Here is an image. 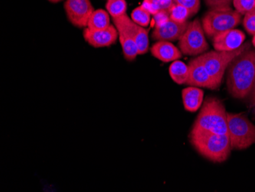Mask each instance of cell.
Wrapping results in <instances>:
<instances>
[{"label": "cell", "instance_id": "cell-1", "mask_svg": "<svg viewBox=\"0 0 255 192\" xmlns=\"http://www.w3.org/2000/svg\"><path fill=\"white\" fill-rule=\"evenodd\" d=\"M227 88L236 99H245L255 87V51L249 49L236 57L228 67Z\"/></svg>", "mask_w": 255, "mask_h": 192}, {"label": "cell", "instance_id": "cell-2", "mask_svg": "<svg viewBox=\"0 0 255 192\" xmlns=\"http://www.w3.org/2000/svg\"><path fill=\"white\" fill-rule=\"evenodd\" d=\"M190 140L196 151L205 159L213 163L226 161L232 151L228 135L216 134L206 130L192 129Z\"/></svg>", "mask_w": 255, "mask_h": 192}, {"label": "cell", "instance_id": "cell-3", "mask_svg": "<svg viewBox=\"0 0 255 192\" xmlns=\"http://www.w3.org/2000/svg\"><path fill=\"white\" fill-rule=\"evenodd\" d=\"M193 129L228 135L227 113L221 100L209 97L205 101Z\"/></svg>", "mask_w": 255, "mask_h": 192}, {"label": "cell", "instance_id": "cell-4", "mask_svg": "<svg viewBox=\"0 0 255 192\" xmlns=\"http://www.w3.org/2000/svg\"><path fill=\"white\" fill-rule=\"evenodd\" d=\"M227 124L232 150H246L255 144V126L247 116L227 113Z\"/></svg>", "mask_w": 255, "mask_h": 192}, {"label": "cell", "instance_id": "cell-5", "mask_svg": "<svg viewBox=\"0 0 255 192\" xmlns=\"http://www.w3.org/2000/svg\"><path fill=\"white\" fill-rule=\"evenodd\" d=\"M242 15L231 7L213 8L206 12L202 20L203 30L210 38L219 33L233 29L240 24Z\"/></svg>", "mask_w": 255, "mask_h": 192}, {"label": "cell", "instance_id": "cell-6", "mask_svg": "<svg viewBox=\"0 0 255 192\" xmlns=\"http://www.w3.org/2000/svg\"><path fill=\"white\" fill-rule=\"evenodd\" d=\"M251 48L249 42L242 44L240 48L233 51H212L200 54V58L204 64L206 70L220 87L223 82L225 72L231 63L243 51Z\"/></svg>", "mask_w": 255, "mask_h": 192}, {"label": "cell", "instance_id": "cell-7", "mask_svg": "<svg viewBox=\"0 0 255 192\" xmlns=\"http://www.w3.org/2000/svg\"><path fill=\"white\" fill-rule=\"evenodd\" d=\"M205 31L200 20L189 22L187 30L179 39L180 51L186 55H200L209 50V44L205 38Z\"/></svg>", "mask_w": 255, "mask_h": 192}, {"label": "cell", "instance_id": "cell-8", "mask_svg": "<svg viewBox=\"0 0 255 192\" xmlns=\"http://www.w3.org/2000/svg\"><path fill=\"white\" fill-rule=\"evenodd\" d=\"M64 9L69 21L77 28L87 27L95 11L90 0H66Z\"/></svg>", "mask_w": 255, "mask_h": 192}, {"label": "cell", "instance_id": "cell-9", "mask_svg": "<svg viewBox=\"0 0 255 192\" xmlns=\"http://www.w3.org/2000/svg\"><path fill=\"white\" fill-rule=\"evenodd\" d=\"M190 74L187 84L191 87H204V88L216 90L219 86L215 82L210 74L208 72L200 56L190 61L189 64Z\"/></svg>", "mask_w": 255, "mask_h": 192}, {"label": "cell", "instance_id": "cell-10", "mask_svg": "<svg viewBox=\"0 0 255 192\" xmlns=\"http://www.w3.org/2000/svg\"><path fill=\"white\" fill-rule=\"evenodd\" d=\"M118 37V30L113 25L104 29L91 30L87 28L84 31L85 41L97 48L113 45L117 42Z\"/></svg>", "mask_w": 255, "mask_h": 192}, {"label": "cell", "instance_id": "cell-11", "mask_svg": "<svg viewBox=\"0 0 255 192\" xmlns=\"http://www.w3.org/2000/svg\"><path fill=\"white\" fill-rule=\"evenodd\" d=\"M246 35L239 29H230L213 37V47L216 51H233L244 44Z\"/></svg>", "mask_w": 255, "mask_h": 192}, {"label": "cell", "instance_id": "cell-12", "mask_svg": "<svg viewBox=\"0 0 255 192\" xmlns=\"http://www.w3.org/2000/svg\"><path fill=\"white\" fill-rule=\"evenodd\" d=\"M188 25V21L180 23L170 18L165 23L154 28L152 38L157 41H173L179 40L187 30Z\"/></svg>", "mask_w": 255, "mask_h": 192}, {"label": "cell", "instance_id": "cell-13", "mask_svg": "<svg viewBox=\"0 0 255 192\" xmlns=\"http://www.w3.org/2000/svg\"><path fill=\"white\" fill-rule=\"evenodd\" d=\"M113 19L115 26L118 30L119 38L123 48L125 58L128 61H134L138 54V50H137L135 41L133 39L129 31H128L127 28L125 26L120 17L113 18Z\"/></svg>", "mask_w": 255, "mask_h": 192}, {"label": "cell", "instance_id": "cell-14", "mask_svg": "<svg viewBox=\"0 0 255 192\" xmlns=\"http://www.w3.org/2000/svg\"><path fill=\"white\" fill-rule=\"evenodd\" d=\"M120 18L135 41L138 54H146L149 48L148 29L136 24L126 14Z\"/></svg>", "mask_w": 255, "mask_h": 192}, {"label": "cell", "instance_id": "cell-15", "mask_svg": "<svg viewBox=\"0 0 255 192\" xmlns=\"http://www.w3.org/2000/svg\"><path fill=\"white\" fill-rule=\"evenodd\" d=\"M150 52L154 58L160 60L162 62L167 63L177 61L182 57L180 50L170 41H157L151 47Z\"/></svg>", "mask_w": 255, "mask_h": 192}, {"label": "cell", "instance_id": "cell-16", "mask_svg": "<svg viewBox=\"0 0 255 192\" xmlns=\"http://www.w3.org/2000/svg\"><path fill=\"white\" fill-rule=\"evenodd\" d=\"M204 93L196 87H188L182 90L183 106L187 111L196 112L203 104Z\"/></svg>", "mask_w": 255, "mask_h": 192}, {"label": "cell", "instance_id": "cell-17", "mask_svg": "<svg viewBox=\"0 0 255 192\" xmlns=\"http://www.w3.org/2000/svg\"><path fill=\"white\" fill-rule=\"evenodd\" d=\"M169 74L174 82L178 84H187L188 81L190 68L181 61H174L169 67Z\"/></svg>", "mask_w": 255, "mask_h": 192}, {"label": "cell", "instance_id": "cell-18", "mask_svg": "<svg viewBox=\"0 0 255 192\" xmlns=\"http://www.w3.org/2000/svg\"><path fill=\"white\" fill-rule=\"evenodd\" d=\"M110 18L109 12L103 9L95 10L87 23V28L91 30L104 29L110 26Z\"/></svg>", "mask_w": 255, "mask_h": 192}, {"label": "cell", "instance_id": "cell-19", "mask_svg": "<svg viewBox=\"0 0 255 192\" xmlns=\"http://www.w3.org/2000/svg\"><path fill=\"white\" fill-rule=\"evenodd\" d=\"M168 12L170 19L180 23L186 22L193 15L188 8L177 3H173L169 8Z\"/></svg>", "mask_w": 255, "mask_h": 192}, {"label": "cell", "instance_id": "cell-20", "mask_svg": "<svg viewBox=\"0 0 255 192\" xmlns=\"http://www.w3.org/2000/svg\"><path fill=\"white\" fill-rule=\"evenodd\" d=\"M106 8L113 18H118L126 15L127 2L126 0H107Z\"/></svg>", "mask_w": 255, "mask_h": 192}, {"label": "cell", "instance_id": "cell-21", "mask_svg": "<svg viewBox=\"0 0 255 192\" xmlns=\"http://www.w3.org/2000/svg\"><path fill=\"white\" fill-rule=\"evenodd\" d=\"M131 16L133 21L141 26L147 27L150 24V14L141 5L133 10Z\"/></svg>", "mask_w": 255, "mask_h": 192}, {"label": "cell", "instance_id": "cell-22", "mask_svg": "<svg viewBox=\"0 0 255 192\" xmlns=\"http://www.w3.org/2000/svg\"><path fill=\"white\" fill-rule=\"evenodd\" d=\"M236 11L241 15H246L255 8V0H233Z\"/></svg>", "mask_w": 255, "mask_h": 192}, {"label": "cell", "instance_id": "cell-23", "mask_svg": "<svg viewBox=\"0 0 255 192\" xmlns=\"http://www.w3.org/2000/svg\"><path fill=\"white\" fill-rule=\"evenodd\" d=\"M243 25L250 35L255 34V8L245 15Z\"/></svg>", "mask_w": 255, "mask_h": 192}, {"label": "cell", "instance_id": "cell-24", "mask_svg": "<svg viewBox=\"0 0 255 192\" xmlns=\"http://www.w3.org/2000/svg\"><path fill=\"white\" fill-rule=\"evenodd\" d=\"M173 2L188 8L193 15L197 13L200 10V0H173Z\"/></svg>", "mask_w": 255, "mask_h": 192}, {"label": "cell", "instance_id": "cell-25", "mask_svg": "<svg viewBox=\"0 0 255 192\" xmlns=\"http://www.w3.org/2000/svg\"><path fill=\"white\" fill-rule=\"evenodd\" d=\"M204 1L206 5L210 7L211 9L230 7L231 2H232V0H204Z\"/></svg>", "mask_w": 255, "mask_h": 192}, {"label": "cell", "instance_id": "cell-26", "mask_svg": "<svg viewBox=\"0 0 255 192\" xmlns=\"http://www.w3.org/2000/svg\"><path fill=\"white\" fill-rule=\"evenodd\" d=\"M170 19L168 10H160L157 14L154 15V25L159 26Z\"/></svg>", "mask_w": 255, "mask_h": 192}, {"label": "cell", "instance_id": "cell-27", "mask_svg": "<svg viewBox=\"0 0 255 192\" xmlns=\"http://www.w3.org/2000/svg\"><path fill=\"white\" fill-rule=\"evenodd\" d=\"M141 6L147 11L150 15H155L159 11H160V8H158L157 5L154 3L153 0H144Z\"/></svg>", "mask_w": 255, "mask_h": 192}, {"label": "cell", "instance_id": "cell-28", "mask_svg": "<svg viewBox=\"0 0 255 192\" xmlns=\"http://www.w3.org/2000/svg\"><path fill=\"white\" fill-rule=\"evenodd\" d=\"M153 1L160 10H168L174 3L173 0H153Z\"/></svg>", "mask_w": 255, "mask_h": 192}, {"label": "cell", "instance_id": "cell-29", "mask_svg": "<svg viewBox=\"0 0 255 192\" xmlns=\"http://www.w3.org/2000/svg\"><path fill=\"white\" fill-rule=\"evenodd\" d=\"M49 2H52V3H57V2H61L63 0H48Z\"/></svg>", "mask_w": 255, "mask_h": 192}, {"label": "cell", "instance_id": "cell-30", "mask_svg": "<svg viewBox=\"0 0 255 192\" xmlns=\"http://www.w3.org/2000/svg\"><path fill=\"white\" fill-rule=\"evenodd\" d=\"M252 43H253L254 46L255 47V34L254 35L253 39H252Z\"/></svg>", "mask_w": 255, "mask_h": 192}, {"label": "cell", "instance_id": "cell-31", "mask_svg": "<svg viewBox=\"0 0 255 192\" xmlns=\"http://www.w3.org/2000/svg\"><path fill=\"white\" fill-rule=\"evenodd\" d=\"M232 1H233V0H232Z\"/></svg>", "mask_w": 255, "mask_h": 192}]
</instances>
